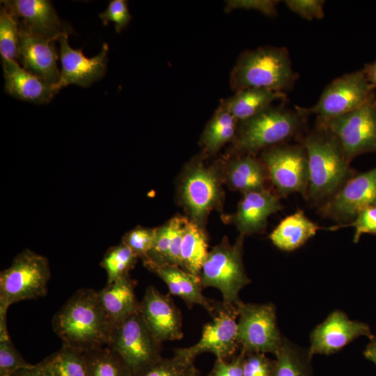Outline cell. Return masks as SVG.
<instances>
[{"label":"cell","instance_id":"obj_1","mask_svg":"<svg viewBox=\"0 0 376 376\" xmlns=\"http://www.w3.org/2000/svg\"><path fill=\"white\" fill-rule=\"evenodd\" d=\"M52 328L63 345L84 353L107 345L113 325L101 305L97 292L81 288L54 315Z\"/></svg>","mask_w":376,"mask_h":376},{"label":"cell","instance_id":"obj_2","mask_svg":"<svg viewBox=\"0 0 376 376\" xmlns=\"http://www.w3.org/2000/svg\"><path fill=\"white\" fill-rule=\"evenodd\" d=\"M308 169L306 193L318 201L331 198L349 179L350 161L336 137L319 125L304 141Z\"/></svg>","mask_w":376,"mask_h":376},{"label":"cell","instance_id":"obj_3","mask_svg":"<svg viewBox=\"0 0 376 376\" xmlns=\"http://www.w3.org/2000/svg\"><path fill=\"white\" fill-rule=\"evenodd\" d=\"M296 79L288 51L285 47H264L244 52L232 70L230 81L236 92L249 88L284 92Z\"/></svg>","mask_w":376,"mask_h":376},{"label":"cell","instance_id":"obj_4","mask_svg":"<svg viewBox=\"0 0 376 376\" xmlns=\"http://www.w3.org/2000/svg\"><path fill=\"white\" fill-rule=\"evenodd\" d=\"M244 236L240 235L233 244L227 237L209 251L199 279L203 288L213 287L222 295V304L237 307L242 301L240 292L251 283L243 260Z\"/></svg>","mask_w":376,"mask_h":376},{"label":"cell","instance_id":"obj_5","mask_svg":"<svg viewBox=\"0 0 376 376\" xmlns=\"http://www.w3.org/2000/svg\"><path fill=\"white\" fill-rule=\"evenodd\" d=\"M162 344L139 310L114 326L107 346L119 355L132 376H143L163 359Z\"/></svg>","mask_w":376,"mask_h":376},{"label":"cell","instance_id":"obj_6","mask_svg":"<svg viewBox=\"0 0 376 376\" xmlns=\"http://www.w3.org/2000/svg\"><path fill=\"white\" fill-rule=\"evenodd\" d=\"M307 116L297 107H269L257 115L238 122L235 143L241 150L255 152L293 136Z\"/></svg>","mask_w":376,"mask_h":376},{"label":"cell","instance_id":"obj_7","mask_svg":"<svg viewBox=\"0 0 376 376\" xmlns=\"http://www.w3.org/2000/svg\"><path fill=\"white\" fill-rule=\"evenodd\" d=\"M50 278L48 259L30 249H24L0 274V305L8 308L22 300L46 295Z\"/></svg>","mask_w":376,"mask_h":376},{"label":"cell","instance_id":"obj_8","mask_svg":"<svg viewBox=\"0 0 376 376\" xmlns=\"http://www.w3.org/2000/svg\"><path fill=\"white\" fill-rule=\"evenodd\" d=\"M237 308L240 351L275 355L283 340L277 324L275 306L272 303L242 301Z\"/></svg>","mask_w":376,"mask_h":376},{"label":"cell","instance_id":"obj_9","mask_svg":"<svg viewBox=\"0 0 376 376\" xmlns=\"http://www.w3.org/2000/svg\"><path fill=\"white\" fill-rule=\"evenodd\" d=\"M373 100L375 91L363 70H360L335 79L324 88L315 104L299 109L306 115H316L319 123H322Z\"/></svg>","mask_w":376,"mask_h":376},{"label":"cell","instance_id":"obj_10","mask_svg":"<svg viewBox=\"0 0 376 376\" xmlns=\"http://www.w3.org/2000/svg\"><path fill=\"white\" fill-rule=\"evenodd\" d=\"M319 125L336 137L350 162L359 155L376 152L375 100Z\"/></svg>","mask_w":376,"mask_h":376},{"label":"cell","instance_id":"obj_11","mask_svg":"<svg viewBox=\"0 0 376 376\" xmlns=\"http://www.w3.org/2000/svg\"><path fill=\"white\" fill-rule=\"evenodd\" d=\"M212 321L203 326L201 337L194 345L174 350V354L191 361L201 354L210 352L217 359L228 360L240 348L237 340V307L217 304Z\"/></svg>","mask_w":376,"mask_h":376},{"label":"cell","instance_id":"obj_12","mask_svg":"<svg viewBox=\"0 0 376 376\" xmlns=\"http://www.w3.org/2000/svg\"><path fill=\"white\" fill-rule=\"evenodd\" d=\"M262 161L272 184L281 196L306 193L307 155L304 146L279 145L265 150Z\"/></svg>","mask_w":376,"mask_h":376},{"label":"cell","instance_id":"obj_13","mask_svg":"<svg viewBox=\"0 0 376 376\" xmlns=\"http://www.w3.org/2000/svg\"><path fill=\"white\" fill-rule=\"evenodd\" d=\"M180 194L190 220L202 227L209 213L222 199L217 172L201 162L190 164L182 179Z\"/></svg>","mask_w":376,"mask_h":376},{"label":"cell","instance_id":"obj_14","mask_svg":"<svg viewBox=\"0 0 376 376\" xmlns=\"http://www.w3.org/2000/svg\"><path fill=\"white\" fill-rule=\"evenodd\" d=\"M376 207V167L349 178L322 208L324 215L354 220L362 210Z\"/></svg>","mask_w":376,"mask_h":376},{"label":"cell","instance_id":"obj_15","mask_svg":"<svg viewBox=\"0 0 376 376\" xmlns=\"http://www.w3.org/2000/svg\"><path fill=\"white\" fill-rule=\"evenodd\" d=\"M373 336L368 324L350 320L345 313L335 310L311 331L308 350L312 357L330 355L361 336L370 340Z\"/></svg>","mask_w":376,"mask_h":376},{"label":"cell","instance_id":"obj_16","mask_svg":"<svg viewBox=\"0 0 376 376\" xmlns=\"http://www.w3.org/2000/svg\"><path fill=\"white\" fill-rule=\"evenodd\" d=\"M68 33L60 36L59 57L61 62L60 79L55 86L58 91L69 84L88 87L101 79L106 70L109 47L103 44L101 52L94 57H85L81 49H72L68 42Z\"/></svg>","mask_w":376,"mask_h":376},{"label":"cell","instance_id":"obj_17","mask_svg":"<svg viewBox=\"0 0 376 376\" xmlns=\"http://www.w3.org/2000/svg\"><path fill=\"white\" fill-rule=\"evenodd\" d=\"M55 40L33 33L19 20V45L17 59L25 70L54 86L60 79ZM56 89V88H55Z\"/></svg>","mask_w":376,"mask_h":376},{"label":"cell","instance_id":"obj_18","mask_svg":"<svg viewBox=\"0 0 376 376\" xmlns=\"http://www.w3.org/2000/svg\"><path fill=\"white\" fill-rule=\"evenodd\" d=\"M169 295L150 285L140 301V311L146 324L161 343L183 337L181 313Z\"/></svg>","mask_w":376,"mask_h":376},{"label":"cell","instance_id":"obj_19","mask_svg":"<svg viewBox=\"0 0 376 376\" xmlns=\"http://www.w3.org/2000/svg\"><path fill=\"white\" fill-rule=\"evenodd\" d=\"M1 4L22 22L33 33L46 39L58 40L71 31L65 26L47 0H3Z\"/></svg>","mask_w":376,"mask_h":376},{"label":"cell","instance_id":"obj_20","mask_svg":"<svg viewBox=\"0 0 376 376\" xmlns=\"http://www.w3.org/2000/svg\"><path fill=\"white\" fill-rule=\"evenodd\" d=\"M282 207L279 198L265 188L245 192L233 221L240 235H251L263 230L268 217Z\"/></svg>","mask_w":376,"mask_h":376},{"label":"cell","instance_id":"obj_21","mask_svg":"<svg viewBox=\"0 0 376 376\" xmlns=\"http://www.w3.org/2000/svg\"><path fill=\"white\" fill-rule=\"evenodd\" d=\"M143 261L148 270L166 284L170 294L181 298L189 307L199 305L213 315L217 303L204 296L199 277L178 266L157 265L146 260Z\"/></svg>","mask_w":376,"mask_h":376},{"label":"cell","instance_id":"obj_22","mask_svg":"<svg viewBox=\"0 0 376 376\" xmlns=\"http://www.w3.org/2000/svg\"><path fill=\"white\" fill-rule=\"evenodd\" d=\"M5 91L9 95L35 104L50 102L58 91L54 86L20 66L16 61L2 59Z\"/></svg>","mask_w":376,"mask_h":376},{"label":"cell","instance_id":"obj_23","mask_svg":"<svg viewBox=\"0 0 376 376\" xmlns=\"http://www.w3.org/2000/svg\"><path fill=\"white\" fill-rule=\"evenodd\" d=\"M136 285V281L127 274L97 292L101 305L113 327L140 310V301L134 292Z\"/></svg>","mask_w":376,"mask_h":376},{"label":"cell","instance_id":"obj_24","mask_svg":"<svg viewBox=\"0 0 376 376\" xmlns=\"http://www.w3.org/2000/svg\"><path fill=\"white\" fill-rule=\"evenodd\" d=\"M285 97L284 92L249 88L237 91L233 96L222 100L221 105L240 122L267 109L274 101Z\"/></svg>","mask_w":376,"mask_h":376},{"label":"cell","instance_id":"obj_25","mask_svg":"<svg viewBox=\"0 0 376 376\" xmlns=\"http://www.w3.org/2000/svg\"><path fill=\"white\" fill-rule=\"evenodd\" d=\"M319 228L302 210H298L281 220L269 235V239L278 249L292 251L304 245Z\"/></svg>","mask_w":376,"mask_h":376},{"label":"cell","instance_id":"obj_26","mask_svg":"<svg viewBox=\"0 0 376 376\" xmlns=\"http://www.w3.org/2000/svg\"><path fill=\"white\" fill-rule=\"evenodd\" d=\"M208 253V240L203 228L186 218L180 248V267L199 277Z\"/></svg>","mask_w":376,"mask_h":376},{"label":"cell","instance_id":"obj_27","mask_svg":"<svg viewBox=\"0 0 376 376\" xmlns=\"http://www.w3.org/2000/svg\"><path fill=\"white\" fill-rule=\"evenodd\" d=\"M263 165L251 155L234 159L228 165L226 175L230 186L243 194L264 188L266 169Z\"/></svg>","mask_w":376,"mask_h":376},{"label":"cell","instance_id":"obj_28","mask_svg":"<svg viewBox=\"0 0 376 376\" xmlns=\"http://www.w3.org/2000/svg\"><path fill=\"white\" fill-rule=\"evenodd\" d=\"M273 376H312V356L283 337L281 347L275 354Z\"/></svg>","mask_w":376,"mask_h":376},{"label":"cell","instance_id":"obj_29","mask_svg":"<svg viewBox=\"0 0 376 376\" xmlns=\"http://www.w3.org/2000/svg\"><path fill=\"white\" fill-rule=\"evenodd\" d=\"M237 123L234 116L220 104L201 137L205 150L211 154L215 153L225 143L235 139Z\"/></svg>","mask_w":376,"mask_h":376},{"label":"cell","instance_id":"obj_30","mask_svg":"<svg viewBox=\"0 0 376 376\" xmlns=\"http://www.w3.org/2000/svg\"><path fill=\"white\" fill-rule=\"evenodd\" d=\"M88 376H132L119 355L108 346L84 352Z\"/></svg>","mask_w":376,"mask_h":376},{"label":"cell","instance_id":"obj_31","mask_svg":"<svg viewBox=\"0 0 376 376\" xmlns=\"http://www.w3.org/2000/svg\"><path fill=\"white\" fill-rule=\"evenodd\" d=\"M43 360L54 376H88L84 353L72 347L62 345Z\"/></svg>","mask_w":376,"mask_h":376},{"label":"cell","instance_id":"obj_32","mask_svg":"<svg viewBox=\"0 0 376 376\" xmlns=\"http://www.w3.org/2000/svg\"><path fill=\"white\" fill-rule=\"evenodd\" d=\"M138 258L122 242L109 249L100 263L101 267L107 272V284L112 283L123 276L129 274V272L134 267Z\"/></svg>","mask_w":376,"mask_h":376},{"label":"cell","instance_id":"obj_33","mask_svg":"<svg viewBox=\"0 0 376 376\" xmlns=\"http://www.w3.org/2000/svg\"><path fill=\"white\" fill-rule=\"evenodd\" d=\"M18 19V17L3 6H1L0 53L2 59L17 60L19 45Z\"/></svg>","mask_w":376,"mask_h":376},{"label":"cell","instance_id":"obj_34","mask_svg":"<svg viewBox=\"0 0 376 376\" xmlns=\"http://www.w3.org/2000/svg\"><path fill=\"white\" fill-rule=\"evenodd\" d=\"M156 235V228L136 227L127 233L122 239L138 257L144 260L152 249Z\"/></svg>","mask_w":376,"mask_h":376},{"label":"cell","instance_id":"obj_35","mask_svg":"<svg viewBox=\"0 0 376 376\" xmlns=\"http://www.w3.org/2000/svg\"><path fill=\"white\" fill-rule=\"evenodd\" d=\"M194 361L174 354L171 358H163L143 376H189L195 367Z\"/></svg>","mask_w":376,"mask_h":376},{"label":"cell","instance_id":"obj_36","mask_svg":"<svg viewBox=\"0 0 376 376\" xmlns=\"http://www.w3.org/2000/svg\"><path fill=\"white\" fill-rule=\"evenodd\" d=\"M32 365L23 358L10 338L0 340V376H9L19 369Z\"/></svg>","mask_w":376,"mask_h":376},{"label":"cell","instance_id":"obj_37","mask_svg":"<svg viewBox=\"0 0 376 376\" xmlns=\"http://www.w3.org/2000/svg\"><path fill=\"white\" fill-rule=\"evenodd\" d=\"M244 354L242 376H273L274 360L264 353L251 352Z\"/></svg>","mask_w":376,"mask_h":376},{"label":"cell","instance_id":"obj_38","mask_svg":"<svg viewBox=\"0 0 376 376\" xmlns=\"http://www.w3.org/2000/svg\"><path fill=\"white\" fill-rule=\"evenodd\" d=\"M99 16L104 26L109 22H113L115 24L116 31L118 33L127 26L132 18L127 2L125 0L110 1L107 9Z\"/></svg>","mask_w":376,"mask_h":376},{"label":"cell","instance_id":"obj_39","mask_svg":"<svg viewBox=\"0 0 376 376\" xmlns=\"http://www.w3.org/2000/svg\"><path fill=\"white\" fill-rule=\"evenodd\" d=\"M284 2L292 12L307 20L322 19L324 16V1L286 0Z\"/></svg>","mask_w":376,"mask_h":376},{"label":"cell","instance_id":"obj_40","mask_svg":"<svg viewBox=\"0 0 376 376\" xmlns=\"http://www.w3.org/2000/svg\"><path fill=\"white\" fill-rule=\"evenodd\" d=\"M350 226L355 229L353 236L354 243H357L363 234L376 235V207L361 211Z\"/></svg>","mask_w":376,"mask_h":376},{"label":"cell","instance_id":"obj_41","mask_svg":"<svg viewBox=\"0 0 376 376\" xmlns=\"http://www.w3.org/2000/svg\"><path fill=\"white\" fill-rule=\"evenodd\" d=\"M244 353L240 351L228 360L217 359L207 376H242Z\"/></svg>","mask_w":376,"mask_h":376},{"label":"cell","instance_id":"obj_42","mask_svg":"<svg viewBox=\"0 0 376 376\" xmlns=\"http://www.w3.org/2000/svg\"><path fill=\"white\" fill-rule=\"evenodd\" d=\"M229 3L230 8L253 9L261 12L269 17L276 15V5L278 1L258 0V1H233Z\"/></svg>","mask_w":376,"mask_h":376},{"label":"cell","instance_id":"obj_43","mask_svg":"<svg viewBox=\"0 0 376 376\" xmlns=\"http://www.w3.org/2000/svg\"><path fill=\"white\" fill-rule=\"evenodd\" d=\"M9 376H54L44 360L29 367L23 368Z\"/></svg>","mask_w":376,"mask_h":376},{"label":"cell","instance_id":"obj_44","mask_svg":"<svg viewBox=\"0 0 376 376\" xmlns=\"http://www.w3.org/2000/svg\"><path fill=\"white\" fill-rule=\"evenodd\" d=\"M362 70L375 91L376 102V60L366 64Z\"/></svg>","mask_w":376,"mask_h":376},{"label":"cell","instance_id":"obj_45","mask_svg":"<svg viewBox=\"0 0 376 376\" xmlns=\"http://www.w3.org/2000/svg\"><path fill=\"white\" fill-rule=\"evenodd\" d=\"M8 309V308L0 305V340L10 338L6 324Z\"/></svg>","mask_w":376,"mask_h":376},{"label":"cell","instance_id":"obj_46","mask_svg":"<svg viewBox=\"0 0 376 376\" xmlns=\"http://www.w3.org/2000/svg\"><path fill=\"white\" fill-rule=\"evenodd\" d=\"M363 354L366 359L372 361L376 366V335H374L370 339V342L363 350Z\"/></svg>","mask_w":376,"mask_h":376},{"label":"cell","instance_id":"obj_47","mask_svg":"<svg viewBox=\"0 0 376 376\" xmlns=\"http://www.w3.org/2000/svg\"><path fill=\"white\" fill-rule=\"evenodd\" d=\"M189 376H201L200 372L194 367Z\"/></svg>","mask_w":376,"mask_h":376}]
</instances>
